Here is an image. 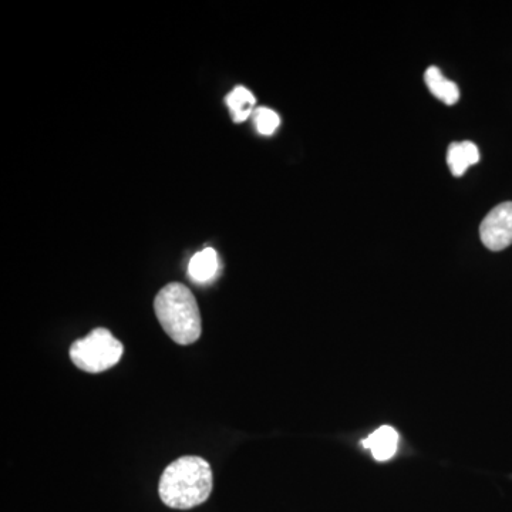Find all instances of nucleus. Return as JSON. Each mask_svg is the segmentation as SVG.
<instances>
[{
	"label": "nucleus",
	"mask_w": 512,
	"mask_h": 512,
	"mask_svg": "<svg viewBox=\"0 0 512 512\" xmlns=\"http://www.w3.org/2000/svg\"><path fill=\"white\" fill-rule=\"evenodd\" d=\"M214 488L210 463L198 456L177 458L161 474L158 495L173 510H191L204 504Z\"/></svg>",
	"instance_id": "1"
},
{
	"label": "nucleus",
	"mask_w": 512,
	"mask_h": 512,
	"mask_svg": "<svg viewBox=\"0 0 512 512\" xmlns=\"http://www.w3.org/2000/svg\"><path fill=\"white\" fill-rule=\"evenodd\" d=\"M154 311L161 328L178 345H192L201 338L200 308L187 286L178 282L164 286L156 296Z\"/></svg>",
	"instance_id": "2"
},
{
	"label": "nucleus",
	"mask_w": 512,
	"mask_h": 512,
	"mask_svg": "<svg viewBox=\"0 0 512 512\" xmlns=\"http://www.w3.org/2000/svg\"><path fill=\"white\" fill-rule=\"evenodd\" d=\"M123 353V343L114 338L109 329L96 328L84 338L77 339L70 346L69 355L74 366L96 375L116 366Z\"/></svg>",
	"instance_id": "3"
},
{
	"label": "nucleus",
	"mask_w": 512,
	"mask_h": 512,
	"mask_svg": "<svg viewBox=\"0 0 512 512\" xmlns=\"http://www.w3.org/2000/svg\"><path fill=\"white\" fill-rule=\"evenodd\" d=\"M484 247L500 252L512 245V202H503L488 212L480 225Z\"/></svg>",
	"instance_id": "4"
},
{
	"label": "nucleus",
	"mask_w": 512,
	"mask_h": 512,
	"mask_svg": "<svg viewBox=\"0 0 512 512\" xmlns=\"http://www.w3.org/2000/svg\"><path fill=\"white\" fill-rule=\"evenodd\" d=\"M397 444L399 434L390 426L379 427L362 441V446L370 450L376 461H389L396 454Z\"/></svg>",
	"instance_id": "5"
},
{
	"label": "nucleus",
	"mask_w": 512,
	"mask_h": 512,
	"mask_svg": "<svg viewBox=\"0 0 512 512\" xmlns=\"http://www.w3.org/2000/svg\"><path fill=\"white\" fill-rule=\"evenodd\" d=\"M480 161V151L471 141L451 143L447 151V164L454 177H461L467 168Z\"/></svg>",
	"instance_id": "6"
},
{
	"label": "nucleus",
	"mask_w": 512,
	"mask_h": 512,
	"mask_svg": "<svg viewBox=\"0 0 512 512\" xmlns=\"http://www.w3.org/2000/svg\"><path fill=\"white\" fill-rule=\"evenodd\" d=\"M427 87L436 99L443 101L447 106H454L460 100V90L454 82L443 76L439 67L431 66L424 73Z\"/></svg>",
	"instance_id": "7"
},
{
	"label": "nucleus",
	"mask_w": 512,
	"mask_h": 512,
	"mask_svg": "<svg viewBox=\"0 0 512 512\" xmlns=\"http://www.w3.org/2000/svg\"><path fill=\"white\" fill-rule=\"evenodd\" d=\"M218 268H220V262H218L217 252L215 249L205 248L204 251L192 256L188 265V275L197 284H205L215 278Z\"/></svg>",
	"instance_id": "8"
},
{
	"label": "nucleus",
	"mask_w": 512,
	"mask_h": 512,
	"mask_svg": "<svg viewBox=\"0 0 512 512\" xmlns=\"http://www.w3.org/2000/svg\"><path fill=\"white\" fill-rule=\"evenodd\" d=\"M227 106L229 113H231L234 123H244L255 111V96L244 86L235 87L231 93L228 94Z\"/></svg>",
	"instance_id": "9"
},
{
	"label": "nucleus",
	"mask_w": 512,
	"mask_h": 512,
	"mask_svg": "<svg viewBox=\"0 0 512 512\" xmlns=\"http://www.w3.org/2000/svg\"><path fill=\"white\" fill-rule=\"evenodd\" d=\"M252 116H254L256 130L264 136H272L281 126V117L278 116L276 111L268 109V107H258Z\"/></svg>",
	"instance_id": "10"
}]
</instances>
